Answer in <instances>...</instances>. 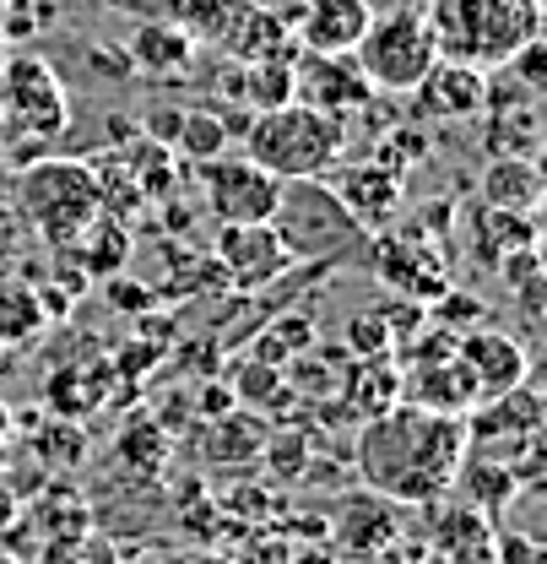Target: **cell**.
<instances>
[{
  "label": "cell",
  "instance_id": "5b68a950",
  "mask_svg": "<svg viewBox=\"0 0 547 564\" xmlns=\"http://www.w3.org/2000/svg\"><path fill=\"white\" fill-rule=\"evenodd\" d=\"M22 212L33 217L44 245H55L66 256L87 228H98L109 217V196L87 163H39L22 180Z\"/></svg>",
  "mask_w": 547,
  "mask_h": 564
},
{
  "label": "cell",
  "instance_id": "d6986e66",
  "mask_svg": "<svg viewBox=\"0 0 547 564\" xmlns=\"http://www.w3.org/2000/svg\"><path fill=\"white\" fill-rule=\"evenodd\" d=\"M50 326L44 299L28 282H0V348H28Z\"/></svg>",
  "mask_w": 547,
  "mask_h": 564
},
{
  "label": "cell",
  "instance_id": "4fadbf2b",
  "mask_svg": "<svg viewBox=\"0 0 547 564\" xmlns=\"http://www.w3.org/2000/svg\"><path fill=\"white\" fill-rule=\"evenodd\" d=\"M396 397L412 402V408H428V413H456V419H467L472 408H478V386H472V375H467V364L450 352V358H434V364H412L407 375H396Z\"/></svg>",
  "mask_w": 547,
  "mask_h": 564
},
{
  "label": "cell",
  "instance_id": "52a82bcc",
  "mask_svg": "<svg viewBox=\"0 0 547 564\" xmlns=\"http://www.w3.org/2000/svg\"><path fill=\"white\" fill-rule=\"evenodd\" d=\"M0 104H6L11 126L33 131V137H61L70 126L66 87H61L55 66L39 61V55H17L11 66L0 70Z\"/></svg>",
  "mask_w": 547,
  "mask_h": 564
},
{
  "label": "cell",
  "instance_id": "1f68e13d",
  "mask_svg": "<svg viewBox=\"0 0 547 564\" xmlns=\"http://www.w3.org/2000/svg\"><path fill=\"white\" fill-rule=\"evenodd\" d=\"M363 6H374V0H363Z\"/></svg>",
  "mask_w": 547,
  "mask_h": 564
},
{
  "label": "cell",
  "instance_id": "d4e9b609",
  "mask_svg": "<svg viewBox=\"0 0 547 564\" xmlns=\"http://www.w3.org/2000/svg\"><path fill=\"white\" fill-rule=\"evenodd\" d=\"M428 158V137H417V126H402V131H385L380 141V152H374V163H385V169H396L402 180H407L412 163H423Z\"/></svg>",
  "mask_w": 547,
  "mask_h": 564
},
{
  "label": "cell",
  "instance_id": "83f0119b",
  "mask_svg": "<svg viewBox=\"0 0 547 564\" xmlns=\"http://www.w3.org/2000/svg\"><path fill=\"white\" fill-rule=\"evenodd\" d=\"M272 467L287 473V478L304 473V434L298 429H287V440H272Z\"/></svg>",
  "mask_w": 547,
  "mask_h": 564
},
{
  "label": "cell",
  "instance_id": "d6a6232c",
  "mask_svg": "<svg viewBox=\"0 0 547 564\" xmlns=\"http://www.w3.org/2000/svg\"><path fill=\"white\" fill-rule=\"evenodd\" d=\"M0 564H11V560H0Z\"/></svg>",
  "mask_w": 547,
  "mask_h": 564
},
{
  "label": "cell",
  "instance_id": "ba28073f",
  "mask_svg": "<svg viewBox=\"0 0 547 564\" xmlns=\"http://www.w3.org/2000/svg\"><path fill=\"white\" fill-rule=\"evenodd\" d=\"M201 191L217 223H272L282 180L266 174L261 163H250L244 152L239 158L222 152V158H206L201 163Z\"/></svg>",
  "mask_w": 547,
  "mask_h": 564
},
{
  "label": "cell",
  "instance_id": "8992f818",
  "mask_svg": "<svg viewBox=\"0 0 547 564\" xmlns=\"http://www.w3.org/2000/svg\"><path fill=\"white\" fill-rule=\"evenodd\" d=\"M352 61L363 66L374 93H391V98H407L412 87L428 76V66L439 61V44H434V28H428V11L423 6H396V11H380L369 17Z\"/></svg>",
  "mask_w": 547,
  "mask_h": 564
},
{
  "label": "cell",
  "instance_id": "2e32d148",
  "mask_svg": "<svg viewBox=\"0 0 547 564\" xmlns=\"http://www.w3.org/2000/svg\"><path fill=\"white\" fill-rule=\"evenodd\" d=\"M543 202V169L537 158H493L482 174V207L499 212H537Z\"/></svg>",
  "mask_w": 547,
  "mask_h": 564
},
{
  "label": "cell",
  "instance_id": "44dd1931",
  "mask_svg": "<svg viewBox=\"0 0 547 564\" xmlns=\"http://www.w3.org/2000/svg\"><path fill=\"white\" fill-rule=\"evenodd\" d=\"M456 484H467V494L482 505V516H499V505H510V494H515V473H510V467H499L493 456H478L472 467L461 462Z\"/></svg>",
  "mask_w": 547,
  "mask_h": 564
},
{
  "label": "cell",
  "instance_id": "7c38bea8",
  "mask_svg": "<svg viewBox=\"0 0 547 564\" xmlns=\"http://www.w3.org/2000/svg\"><path fill=\"white\" fill-rule=\"evenodd\" d=\"M456 358L467 364V375H472L482 402H488V397H504V391H515V386H526V375H532L526 348H521L510 332H493V326H472L467 337H456Z\"/></svg>",
  "mask_w": 547,
  "mask_h": 564
},
{
  "label": "cell",
  "instance_id": "ac0fdd59",
  "mask_svg": "<svg viewBox=\"0 0 547 564\" xmlns=\"http://www.w3.org/2000/svg\"><path fill=\"white\" fill-rule=\"evenodd\" d=\"M499 245H504V256L532 250V245H537V217H532V212L482 207L478 228H472V250H478L482 267H499Z\"/></svg>",
  "mask_w": 547,
  "mask_h": 564
},
{
  "label": "cell",
  "instance_id": "3957f363",
  "mask_svg": "<svg viewBox=\"0 0 547 564\" xmlns=\"http://www.w3.org/2000/svg\"><path fill=\"white\" fill-rule=\"evenodd\" d=\"M347 152V126L326 109H309L298 98L255 109L244 126V158L261 163L276 180H331Z\"/></svg>",
  "mask_w": 547,
  "mask_h": 564
},
{
  "label": "cell",
  "instance_id": "7a4b0ae2",
  "mask_svg": "<svg viewBox=\"0 0 547 564\" xmlns=\"http://www.w3.org/2000/svg\"><path fill=\"white\" fill-rule=\"evenodd\" d=\"M272 228L293 267H369L374 250V234L342 207V196L326 180H282Z\"/></svg>",
  "mask_w": 547,
  "mask_h": 564
},
{
  "label": "cell",
  "instance_id": "f546056e",
  "mask_svg": "<svg viewBox=\"0 0 547 564\" xmlns=\"http://www.w3.org/2000/svg\"><path fill=\"white\" fill-rule=\"evenodd\" d=\"M109 299H125L120 310H146V288H114L109 282Z\"/></svg>",
  "mask_w": 547,
  "mask_h": 564
},
{
  "label": "cell",
  "instance_id": "6da1fadb",
  "mask_svg": "<svg viewBox=\"0 0 547 564\" xmlns=\"http://www.w3.org/2000/svg\"><path fill=\"white\" fill-rule=\"evenodd\" d=\"M467 419L391 402L358 434V478L391 505H434L467 462Z\"/></svg>",
  "mask_w": 547,
  "mask_h": 564
},
{
  "label": "cell",
  "instance_id": "e0dca14e",
  "mask_svg": "<svg viewBox=\"0 0 547 564\" xmlns=\"http://www.w3.org/2000/svg\"><path fill=\"white\" fill-rule=\"evenodd\" d=\"M131 66L136 70H157V76H185L190 61H196V39L168 28V22H141L136 39L125 44Z\"/></svg>",
  "mask_w": 547,
  "mask_h": 564
},
{
  "label": "cell",
  "instance_id": "7402d4cb",
  "mask_svg": "<svg viewBox=\"0 0 547 564\" xmlns=\"http://www.w3.org/2000/svg\"><path fill=\"white\" fill-rule=\"evenodd\" d=\"M179 147L190 152V158H222L228 152V120L222 115H211V109H185L179 115Z\"/></svg>",
  "mask_w": 547,
  "mask_h": 564
},
{
  "label": "cell",
  "instance_id": "9a60e30c",
  "mask_svg": "<svg viewBox=\"0 0 547 564\" xmlns=\"http://www.w3.org/2000/svg\"><path fill=\"white\" fill-rule=\"evenodd\" d=\"M337 196H342V207L374 234V228H385L396 207H402V174L396 169H385V163H352L337 174V185H331Z\"/></svg>",
  "mask_w": 547,
  "mask_h": 564
},
{
  "label": "cell",
  "instance_id": "ffe728a7",
  "mask_svg": "<svg viewBox=\"0 0 547 564\" xmlns=\"http://www.w3.org/2000/svg\"><path fill=\"white\" fill-rule=\"evenodd\" d=\"M228 93L233 98H250L255 109H272L293 98V61H244L239 70H228Z\"/></svg>",
  "mask_w": 547,
  "mask_h": 564
},
{
  "label": "cell",
  "instance_id": "277c9868",
  "mask_svg": "<svg viewBox=\"0 0 547 564\" xmlns=\"http://www.w3.org/2000/svg\"><path fill=\"white\" fill-rule=\"evenodd\" d=\"M439 55L467 66H510L532 39H543V0H434L423 6Z\"/></svg>",
  "mask_w": 547,
  "mask_h": 564
},
{
  "label": "cell",
  "instance_id": "f1b7e54d",
  "mask_svg": "<svg viewBox=\"0 0 547 564\" xmlns=\"http://www.w3.org/2000/svg\"><path fill=\"white\" fill-rule=\"evenodd\" d=\"M179 115H185V109H168V115H146V141H174V137H179Z\"/></svg>",
  "mask_w": 547,
  "mask_h": 564
},
{
  "label": "cell",
  "instance_id": "cb8c5ba5",
  "mask_svg": "<svg viewBox=\"0 0 547 564\" xmlns=\"http://www.w3.org/2000/svg\"><path fill=\"white\" fill-rule=\"evenodd\" d=\"M44 564H120V549L109 538H92V532H76L66 543H50V560Z\"/></svg>",
  "mask_w": 547,
  "mask_h": 564
},
{
  "label": "cell",
  "instance_id": "9c48e42d",
  "mask_svg": "<svg viewBox=\"0 0 547 564\" xmlns=\"http://www.w3.org/2000/svg\"><path fill=\"white\" fill-rule=\"evenodd\" d=\"M293 98L309 104V109H326V115H358L374 104V87L363 66L352 55H315V50H298L293 55Z\"/></svg>",
  "mask_w": 547,
  "mask_h": 564
},
{
  "label": "cell",
  "instance_id": "484cf974",
  "mask_svg": "<svg viewBox=\"0 0 547 564\" xmlns=\"http://www.w3.org/2000/svg\"><path fill=\"white\" fill-rule=\"evenodd\" d=\"M233 402H250V408H266V402H276V391H282V375H276L272 364H261V358H250L239 375H233Z\"/></svg>",
  "mask_w": 547,
  "mask_h": 564
},
{
  "label": "cell",
  "instance_id": "5bb4252c",
  "mask_svg": "<svg viewBox=\"0 0 547 564\" xmlns=\"http://www.w3.org/2000/svg\"><path fill=\"white\" fill-rule=\"evenodd\" d=\"M374 6L363 0H304L293 28H298V50H315V55H352L363 28H369Z\"/></svg>",
  "mask_w": 547,
  "mask_h": 564
},
{
  "label": "cell",
  "instance_id": "8fae6325",
  "mask_svg": "<svg viewBox=\"0 0 547 564\" xmlns=\"http://www.w3.org/2000/svg\"><path fill=\"white\" fill-rule=\"evenodd\" d=\"M407 98H412V115L428 120V126L472 120V115L482 109V98H488V76H482L478 66H467V61L439 55V61L428 66V76L412 87Z\"/></svg>",
  "mask_w": 547,
  "mask_h": 564
},
{
  "label": "cell",
  "instance_id": "603a6c76",
  "mask_svg": "<svg viewBox=\"0 0 547 564\" xmlns=\"http://www.w3.org/2000/svg\"><path fill=\"white\" fill-rule=\"evenodd\" d=\"M347 348L352 358H385V352L396 348V337H391V326H385V315H374V310H358L352 321H347Z\"/></svg>",
  "mask_w": 547,
  "mask_h": 564
},
{
  "label": "cell",
  "instance_id": "4dcf8cb0",
  "mask_svg": "<svg viewBox=\"0 0 547 564\" xmlns=\"http://www.w3.org/2000/svg\"><path fill=\"white\" fill-rule=\"evenodd\" d=\"M168 564H228L222 554H179V560H168Z\"/></svg>",
  "mask_w": 547,
  "mask_h": 564
},
{
  "label": "cell",
  "instance_id": "4316f807",
  "mask_svg": "<svg viewBox=\"0 0 547 564\" xmlns=\"http://www.w3.org/2000/svg\"><path fill=\"white\" fill-rule=\"evenodd\" d=\"M434 321L445 326V332H456V326H482V299L472 293H439V304H434Z\"/></svg>",
  "mask_w": 547,
  "mask_h": 564
},
{
  "label": "cell",
  "instance_id": "30bf717a",
  "mask_svg": "<svg viewBox=\"0 0 547 564\" xmlns=\"http://www.w3.org/2000/svg\"><path fill=\"white\" fill-rule=\"evenodd\" d=\"M211 250H217L222 278L233 282V288H244V293L272 288V282L287 278V267H293V256L282 250L272 223H222Z\"/></svg>",
  "mask_w": 547,
  "mask_h": 564
}]
</instances>
